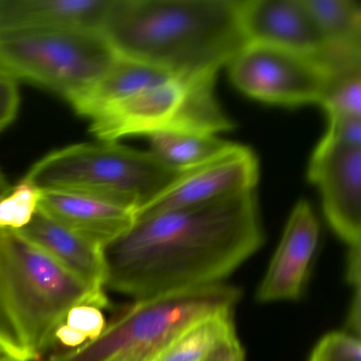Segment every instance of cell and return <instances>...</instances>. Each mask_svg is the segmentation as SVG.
<instances>
[{
  "label": "cell",
  "mask_w": 361,
  "mask_h": 361,
  "mask_svg": "<svg viewBox=\"0 0 361 361\" xmlns=\"http://www.w3.org/2000/svg\"><path fill=\"white\" fill-rule=\"evenodd\" d=\"M265 240L257 193L136 215L103 247L104 287L135 300L223 283Z\"/></svg>",
  "instance_id": "cell-1"
},
{
  "label": "cell",
  "mask_w": 361,
  "mask_h": 361,
  "mask_svg": "<svg viewBox=\"0 0 361 361\" xmlns=\"http://www.w3.org/2000/svg\"><path fill=\"white\" fill-rule=\"evenodd\" d=\"M240 0H111L103 37L117 56L185 81H215L248 43Z\"/></svg>",
  "instance_id": "cell-2"
},
{
  "label": "cell",
  "mask_w": 361,
  "mask_h": 361,
  "mask_svg": "<svg viewBox=\"0 0 361 361\" xmlns=\"http://www.w3.org/2000/svg\"><path fill=\"white\" fill-rule=\"evenodd\" d=\"M109 306L94 290L18 231H0V350L22 361L41 360L73 306Z\"/></svg>",
  "instance_id": "cell-3"
},
{
  "label": "cell",
  "mask_w": 361,
  "mask_h": 361,
  "mask_svg": "<svg viewBox=\"0 0 361 361\" xmlns=\"http://www.w3.org/2000/svg\"><path fill=\"white\" fill-rule=\"evenodd\" d=\"M179 175L151 152L101 141L54 151L35 164L24 179L39 191L90 194L137 213Z\"/></svg>",
  "instance_id": "cell-4"
},
{
  "label": "cell",
  "mask_w": 361,
  "mask_h": 361,
  "mask_svg": "<svg viewBox=\"0 0 361 361\" xmlns=\"http://www.w3.org/2000/svg\"><path fill=\"white\" fill-rule=\"evenodd\" d=\"M240 295L238 287L219 283L136 300L118 312L100 337L75 350L56 353L45 361H118L132 356L153 359L195 321L216 312H233Z\"/></svg>",
  "instance_id": "cell-5"
},
{
  "label": "cell",
  "mask_w": 361,
  "mask_h": 361,
  "mask_svg": "<svg viewBox=\"0 0 361 361\" xmlns=\"http://www.w3.org/2000/svg\"><path fill=\"white\" fill-rule=\"evenodd\" d=\"M102 33L24 29L0 33V69L60 94L69 103L87 92L117 59Z\"/></svg>",
  "instance_id": "cell-6"
},
{
  "label": "cell",
  "mask_w": 361,
  "mask_h": 361,
  "mask_svg": "<svg viewBox=\"0 0 361 361\" xmlns=\"http://www.w3.org/2000/svg\"><path fill=\"white\" fill-rule=\"evenodd\" d=\"M215 81L171 78L92 118L90 130L100 141L117 142L134 135L164 130L216 135L233 128L217 102Z\"/></svg>",
  "instance_id": "cell-7"
},
{
  "label": "cell",
  "mask_w": 361,
  "mask_h": 361,
  "mask_svg": "<svg viewBox=\"0 0 361 361\" xmlns=\"http://www.w3.org/2000/svg\"><path fill=\"white\" fill-rule=\"evenodd\" d=\"M232 83L268 104H320L333 71L323 61L290 50L249 43L229 65Z\"/></svg>",
  "instance_id": "cell-8"
},
{
  "label": "cell",
  "mask_w": 361,
  "mask_h": 361,
  "mask_svg": "<svg viewBox=\"0 0 361 361\" xmlns=\"http://www.w3.org/2000/svg\"><path fill=\"white\" fill-rule=\"evenodd\" d=\"M259 180V161L249 147L235 145L219 157L180 173L157 197L136 215L195 208L253 191Z\"/></svg>",
  "instance_id": "cell-9"
},
{
  "label": "cell",
  "mask_w": 361,
  "mask_h": 361,
  "mask_svg": "<svg viewBox=\"0 0 361 361\" xmlns=\"http://www.w3.org/2000/svg\"><path fill=\"white\" fill-rule=\"evenodd\" d=\"M310 183L318 187L325 217L350 247L361 244V147L320 141L310 158Z\"/></svg>",
  "instance_id": "cell-10"
},
{
  "label": "cell",
  "mask_w": 361,
  "mask_h": 361,
  "mask_svg": "<svg viewBox=\"0 0 361 361\" xmlns=\"http://www.w3.org/2000/svg\"><path fill=\"white\" fill-rule=\"evenodd\" d=\"M240 14L248 43L274 46L329 63L331 48L303 0H240Z\"/></svg>",
  "instance_id": "cell-11"
},
{
  "label": "cell",
  "mask_w": 361,
  "mask_h": 361,
  "mask_svg": "<svg viewBox=\"0 0 361 361\" xmlns=\"http://www.w3.org/2000/svg\"><path fill=\"white\" fill-rule=\"evenodd\" d=\"M319 242V225L307 200L297 202L259 285V302L299 299Z\"/></svg>",
  "instance_id": "cell-12"
},
{
  "label": "cell",
  "mask_w": 361,
  "mask_h": 361,
  "mask_svg": "<svg viewBox=\"0 0 361 361\" xmlns=\"http://www.w3.org/2000/svg\"><path fill=\"white\" fill-rule=\"evenodd\" d=\"M39 209L102 248L124 233L136 214L118 202L66 191H41Z\"/></svg>",
  "instance_id": "cell-13"
},
{
  "label": "cell",
  "mask_w": 361,
  "mask_h": 361,
  "mask_svg": "<svg viewBox=\"0 0 361 361\" xmlns=\"http://www.w3.org/2000/svg\"><path fill=\"white\" fill-rule=\"evenodd\" d=\"M111 0H4L0 33L24 29L101 32Z\"/></svg>",
  "instance_id": "cell-14"
},
{
  "label": "cell",
  "mask_w": 361,
  "mask_h": 361,
  "mask_svg": "<svg viewBox=\"0 0 361 361\" xmlns=\"http://www.w3.org/2000/svg\"><path fill=\"white\" fill-rule=\"evenodd\" d=\"M18 232L90 288L104 291L102 247L65 227L39 209L30 223Z\"/></svg>",
  "instance_id": "cell-15"
},
{
  "label": "cell",
  "mask_w": 361,
  "mask_h": 361,
  "mask_svg": "<svg viewBox=\"0 0 361 361\" xmlns=\"http://www.w3.org/2000/svg\"><path fill=\"white\" fill-rule=\"evenodd\" d=\"M173 77L147 63L118 56L107 73L71 105L79 115L92 120L107 107Z\"/></svg>",
  "instance_id": "cell-16"
},
{
  "label": "cell",
  "mask_w": 361,
  "mask_h": 361,
  "mask_svg": "<svg viewBox=\"0 0 361 361\" xmlns=\"http://www.w3.org/2000/svg\"><path fill=\"white\" fill-rule=\"evenodd\" d=\"M236 339L233 312H216L185 327L152 361H202Z\"/></svg>",
  "instance_id": "cell-17"
},
{
  "label": "cell",
  "mask_w": 361,
  "mask_h": 361,
  "mask_svg": "<svg viewBox=\"0 0 361 361\" xmlns=\"http://www.w3.org/2000/svg\"><path fill=\"white\" fill-rule=\"evenodd\" d=\"M151 153L177 172H185L221 156L234 143L202 133L164 130L149 135Z\"/></svg>",
  "instance_id": "cell-18"
},
{
  "label": "cell",
  "mask_w": 361,
  "mask_h": 361,
  "mask_svg": "<svg viewBox=\"0 0 361 361\" xmlns=\"http://www.w3.org/2000/svg\"><path fill=\"white\" fill-rule=\"evenodd\" d=\"M331 49L361 54V9L353 0H303Z\"/></svg>",
  "instance_id": "cell-19"
},
{
  "label": "cell",
  "mask_w": 361,
  "mask_h": 361,
  "mask_svg": "<svg viewBox=\"0 0 361 361\" xmlns=\"http://www.w3.org/2000/svg\"><path fill=\"white\" fill-rule=\"evenodd\" d=\"M106 324L102 308L92 303L78 304L54 331L52 345L58 344L66 348L65 352L81 348L100 337Z\"/></svg>",
  "instance_id": "cell-20"
},
{
  "label": "cell",
  "mask_w": 361,
  "mask_h": 361,
  "mask_svg": "<svg viewBox=\"0 0 361 361\" xmlns=\"http://www.w3.org/2000/svg\"><path fill=\"white\" fill-rule=\"evenodd\" d=\"M329 117H361V65L334 71L320 102Z\"/></svg>",
  "instance_id": "cell-21"
},
{
  "label": "cell",
  "mask_w": 361,
  "mask_h": 361,
  "mask_svg": "<svg viewBox=\"0 0 361 361\" xmlns=\"http://www.w3.org/2000/svg\"><path fill=\"white\" fill-rule=\"evenodd\" d=\"M39 198L41 191L24 178L0 194V231L26 227L39 210Z\"/></svg>",
  "instance_id": "cell-22"
},
{
  "label": "cell",
  "mask_w": 361,
  "mask_h": 361,
  "mask_svg": "<svg viewBox=\"0 0 361 361\" xmlns=\"http://www.w3.org/2000/svg\"><path fill=\"white\" fill-rule=\"evenodd\" d=\"M310 361H361L360 338L348 331L327 334L312 350Z\"/></svg>",
  "instance_id": "cell-23"
},
{
  "label": "cell",
  "mask_w": 361,
  "mask_h": 361,
  "mask_svg": "<svg viewBox=\"0 0 361 361\" xmlns=\"http://www.w3.org/2000/svg\"><path fill=\"white\" fill-rule=\"evenodd\" d=\"M327 142L341 147H361V117H329Z\"/></svg>",
  "instance_id": "cell-24"
},
{
  "label": "cell",
  "mask_w": 361,
  "mask_h": 361,
  "mask_svg": "<svg viewBox=\"0 0 361 361\" xmlns=\"http://www.w3.org/2000/svg\"><path fill=\"white\" fill-rule=\"evenodd\" d=\"M20 107L18 81L0 69V132L16 120Z\"/></svg>",
  "instance_id": "cell-25"
},
{
  "label": "cell",
  "mask_w": 361,
  "mask_h": 361,
  "mask_svg": "<svg viewBox=\"0 0 361 361\" xmlns=\"http://www.w3.org/2000/svg\"><path fill=\"white\" fill-rule=\"evenodd\" d=\"M348 283L355 289L360 288L361 283V247H350L348 257V274H346Z\"/></svg>",
  "instance_id": "cell-26"
},
{
  "label": "cell",
  "mask_w": 361,
  "mask_h": 361,
  "mask_svg": "<svg viewBox=\"0 0 361 361\" xmlns=\"http://www.w3.org/2000/svg\"><path fill=\"white\" fill-rule=\"evenodd\" d=\"M361 293L360 288L355 289L354 298H353L352 306L350 308V314L348 319V333L360 338L361 326Z\"/></svg>",
  "instance_id": "cell-27"
},
{
  "label": "cell",
  "mask_w": 361,
  "mask_h": 361,
  "mask_svg": "<svg viewBox=\"0 0 361 361\" xmlns=\"http://www.w3.org/2000/svg\"><path fill=\"white\" fill-rule=\"evenodd\" d=\"M244 352L238 339L221 346L202 361H232L238 354Z\"/></svg>",
  "instance_id": "cell-28"
},
{
  "label": "cell",
  "mask_w": 361,
  "mask_h": 361,
  "mask_svg": "<svg viewBox=\"0 0 361 361\" xmlns=\"http://www.w3.org/2000/svg\"><path fill=\"white\" fill-rule=\"evenodd\" d=\"M10 187H11V185H9L7 179L4 176L3 172L0 171V194L5 193L6 191L10 189Z\"/></svg>",
  "instance_id": "cell-29"
},
{
  "label": "cell",
  "mask_w": 361,
  "mask_h": 361,
  "mask_svg": "<svg viewBox=\"0 0 361 361\" xmlns=\"http://www.w3.org/2000/svg\"><path fill=\"white\" fill-rule=\"evenodd\" d=\"M153 359L147 358V357H140V356H132V357H126V358L120 359L118 361H152Z\"/></svg>",
  "instance_id": "cell-30"
},
{
  "label": "cell",
  "mask_w": 361,
  "mask_h": 361,
  "mask_svg": "<svg viewBox=\"0 0 361 361\" xmlns=\"http://www.w3.org/2000/svg\"><path fill=\"white\" fill-rule=\"evenodd\" d=\"M0 361H22L20 359L13 358V357L8 356V355H4L1 358H0Z\"/></svg>",
  "instance_id": "cell-31"
},
{
  "label": "cell",
  "mask_w": 361,
  "mask_h": 361,
  "mask_svg": "<svg viewBox=\"0 0 361 361\" xmlns=\"http://www.w3.org/2000/svg\"><path fill=\"white\" fill-rule=\"evenodd\" d=\"M232 361H245V353H240V354H238Z\"/></svg>",
  "instance_id": "cell-32"
},
{
  "label": "cell",
  "mask_w": 361,
  "mask_h": 361,
  "mask_svg": "<svg viewBox=\"0 0 361 361\" xmlns=\"http://www.w3.org/2000/svg\"><path fill=\"white\" fill-rule=\"evenodd\" d=\"M4 355H5V353H4L3 350H0V358H1V357L4 356Z\"/></svg>",
  "instance_id": "cell-33"
},
{
  "label": "cell",
  "mask_w": 361,
  "mask_h": 361,
  "mask_svg": "<svg viewBox=\"0 0 361 361\" xmlns=\"http://www.w3.org/2000/svg\"><path fill=\"white\" fill-rule=\"evenodd\" d=\"M4 0H0V9H1V6H3Z\"/></svg>",
  "instance_id": "cell-34"
}]
</instances>
